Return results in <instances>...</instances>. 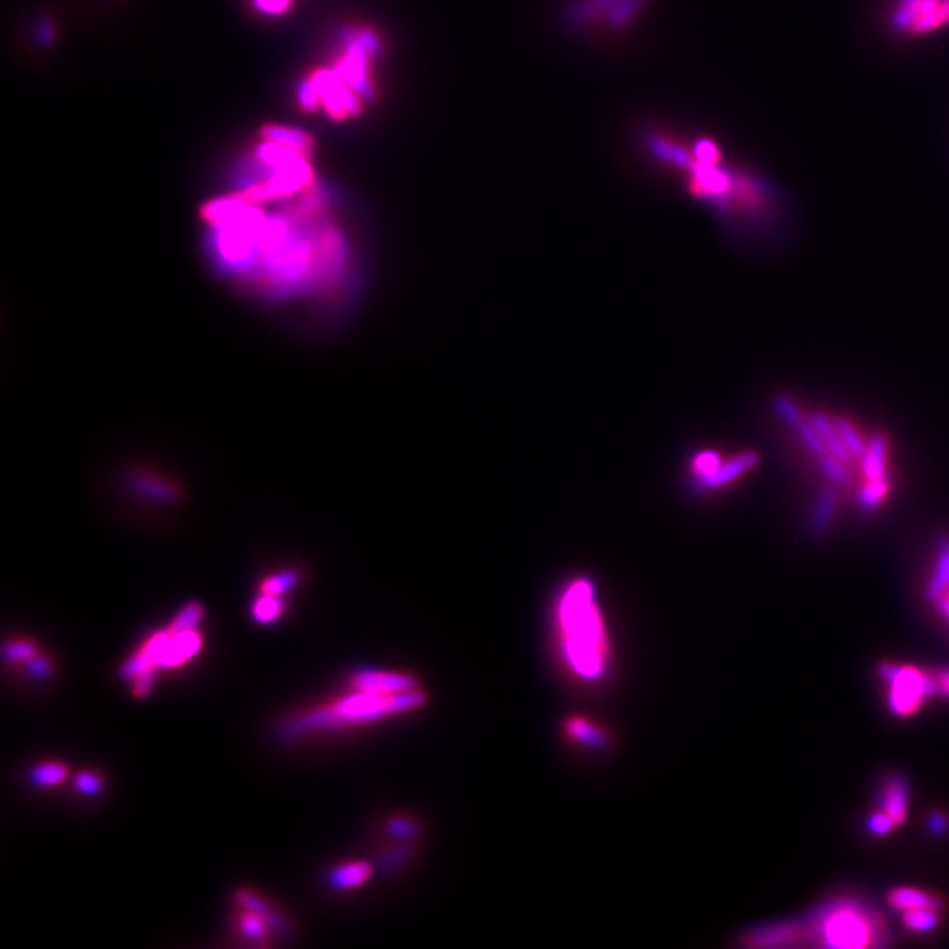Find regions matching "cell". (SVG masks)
Masks as SVG:
<instances>
[{
	"mask_svg": "<svg viewBox=\"0 0 949 949\" xmlns=\"http://www.w3.org/2000/svg\"><path fill=\"white\" fill-rule=\"evenodd\" d=\"M837 503H839V498L834 487H825L818 494L809 512V524H807L812 538L823 537L828 531L837 512Z\"/></svg>",
	"mask_w": 949,
	"mask_h": 949,
	"instance_id": "15",
	"label": "cell"
},
{
	"mask_svg": "<svg viewBox=\"0 0 949 949\" xmlns=\"http://www.w3.org/2000/svg\"><path fill=\"white\" fill-rule=\"evenodd\" d=\"M308 83L315 90L320 104H324L327 113L336 120H343L347 116L361 113L363 97L355 94L334 69H322L319 73L313 74Z\"/></svg>",
	"mask_w": 949,
	"mask_h": 949,
	"instance_id": "7",
	"label": "cell"
},
{
	"mask_svg": "<svg viewBox=\"0 0 949 949\" xmlns=\"http://www.w3.org/2000/svg\"><path fill=\"white\" fill-rule=\"evenodd\" d=\"M391 832L398 837H410L413 832V825L408 821V819H392L391 821Z\"/></svg>",
	"mask_w": 949,
	"mask_h": 949,
	"instance_id": "39",
	"label": "cell"
},
{
	"mask_svg": "<svg viewBox=\"0 0 949 949\" xmlns=\"http://www.w3.org/2000/svg\"><path fill=\"white\" fill-rule=\"evenodd\" d=\"M153 682H155V670H148L145 674L138 675L132 684V693L136 698H146L152 693Z\"/></svg>",
	"mask_w": 949,
	"mask_h": 949,
	"instance_id": "37",
	"label": "cell"
},
{
	"mask_svg": "<svg viewBox=\"0 0 949 949\" xmlns=\"http://www.w3.org/2000/svg\"><path fill=\"white\" fill-rule=\"evenodd\" d=\"M816 946L825 948H867L876 946L884 927L879 916L856 900H839L819 909L805 925Z\"/></svg>",
	"mask_w": 949,
	"mask_h": 949,
	"instance_id": "4",
	"label": "cell"
},
{
	"mask_svg": "<svg viewBox=\"0 0 949 949\" xmlns=\"http://www.w3.org/2000/svg\"><path fill=\"white\" fill-rule=\"evenodd\" d=\"M774 410H776L777 417L786 426H790L791 429L797 428L798 424L805 419L804 413L800 410V406L795 403V399L786 396V394H779L774 398Z\"/></svg>",
	"mask_w": 949,
	"mask_h": 949,
	"instance_id": "30",
	"label": "cell"
},
{
	"mask_svg": "<svg viewBox=\"0 0 949 949\" xmlns=\"http://www.w3.org/2000/svg\"><path fill=\"white\" fill-rule=\"evenodd\" d=\"M283 602L280 596L259 595L254 605L255 621L259 623H273L276 617L282 614Z\"/></svg>",
	"mask_w": 949,
	"mask_h": 949,
	"instance_id": "32",
	"label": "cell"
},
{
	"mask_svg": "<svg viewBox=\"0 0 949 949\" xmlns=\"http://www.w3.org/2000/svg\"><path fill=\"white\" fill-rule=\"evenodd\" d=\"M236 902L240 904L241 907L245 909H250V911H255V913L261 914L266 920H268L271 928H276V930H285V925H283L282 918L271 909V907L266 906V902L255 895V893L247 892V890H241V892L236 893Z\"/></svg>",
	"mask_w": 949,
	"mask_h": 949,
	"instance_id": "22",
	"label": "cell"
},
{
	"mask_svg": "<svg viewBox=\"0 0 949 949\" xmlns=\"http://www.w3.org/2000/svg\"><path fill=\"white\" fill-rule=\"evenodd\" d=\"M758 463H760V456L753 450L737 454L730 461H726V463L723 461L716 470L710 471L707 475L689 479V491L695 494H709L719 491L723 487L730 486L740 477H744L746 473L756 468Z\"/></svg>",
	"mask_w": 949,
	"mask_h": 949,
	"instance_id": "9",
	"label": "cell"
},
{
	"mask_svg": "<svg viewBox=\"0 0 949 949\" xmlns=\"http://www.w3.org/2000/svg\"><path fill=\"white\" fill-rule=\"evenodd\" d=\"M935 679H937L939 691L942 695L949 696V670H942L939 674H935Z\"/></svg>",
	"mask_w": 949,
	"mask_h": 949,
	"instance_id": "41",
	"label": "cell"
},
{
	"mask_svg": "<svg viewBox=\"0 0 949 949\" xmlns=\"http://www.w3.org/2000/svg\"><path fill=\"white\" fill-rule=\"evenodd\" d=\"M201 645H203V637L196 630L173 633L166 647H164V651L160 654L159 668L180 667L199 652Z\"/></svg>",
	"mask_w": 949,
	"mask_h": 949,
	"instance_id": "13",
	"label": "cell"
},
{
	"mask_svg": "<svg viewBox=\"0 0 949 949\" xmlns=\"http://www.w3.org/2000/svg\"><path fill=\"white\" fill-rule=\"evenodd\" d=\"M804 927L797 921H781L756 927L747 932L744 944L749 948H777V946H795L802 942Z\"/></svg>",
	"mask_w": 949,
	"mask_h": 949,
	"instance_id": "10",
	"label": "cell"
},
{
	"mask_svg": "<svg viewBox=\"0 0 949 949\" xmlns=\"http://www.w3.org/2000/svg\"><path fill=\"white\" fill-rule=\"evenodd\" d=\"M888 902L892 904L895 909H900V911H914V909H934V911H941L944 907V902L941 899H937L934 895H928V893L921 892V890H916V888H907V886H900V888H895L888 895Z\"/></svg>",
	"mask_w": 949,
	"mask_h": 949,
	"instance_id": "17",
	"label": "cell"
},
{
	"mask_svg": "<svg viewBox=\"0 0 949 949\" xmlns=\"http://www.w3.org/2000/svg\"><path fill=\"white\" fill-rule=\"evenodd\" d=\"M350 684L354 689H371L385 693H401L419 688L415 675L387 670H357L350 677Z\"/></svg>",
	"mask_w": 949,
	"mask_h": 949,
	"instance_id": "11",
	"label": "cell"
},
{
	"mask_svg": "<svg viewBox=\"0 0 949 949\" xmlns=\"http://www.w3.org/2000/svg\"><path fill=\"white\" fill-rule=\"evenodd\" d=\"M67 777V767L62 765V763H41L37 765L32 774H30V779L32 783L41 786V788H51V786H57V784H62L66 781Z\"/></svg>",
	"mask_w": 949,
	"mask_h": 949,
	"instance_id": "25",
	"label": "cell"
},
{
	"mask_svg": "<svg viewBox=\"0 0 949 949\" xmlns=\"http://www.w3.org/2000/svg\"><path fill=\"white\" fill-rule=\"evenodd\" d=\"M30 668H32V672H36L37 675H46L50 672V665L44 660H39L37 656L34 660H30Z\"/></svg>",
	"mask_w": 949,
	"mask_h": 949,
	"instance_id": "42",
	"label": "cell"
},
{
	"mask_svg": "<svg viewBox=\"0 0 949 949\" xmlns=\"http://www.w3.org/2000/svg\"><path fill=\"white\" fill-rule=\"evenodd\" d=\"M74 784L83 795L94 797V795L101 793L102 784L104 783H102V777L97 776L94 772H80L78 776L74 777Z\"/></svg>",
	"mask_w": 949,
	"mask_h": 949,
	"instance_id": "35",
	"label": "cell"
},
{
	"mask_svg": "<svg viewBox=\"0 0 949 949\" xmlns=\"http://www.w3.org/2000/svg\"><path fill=\"white\" fill-rule=\"evenodd\" d=\"M373 874V867L368 862H352L340 865L331 872V883L338 890H350L366 883Z\"/></svg>",
	"mask_w": 949,
	"mask_h": 949,
	"instance_id": "21",
	"label": "cell"
},
{
	"mask_svg": "<svg viewBox=\"0 0 949 949\" xmlns=\"http://www.w3.org/2000/svg\"><path fill=\"white\" fill-rule=\"evenodd\" d=\"M428 702V695L422 688L385 693L371 689H355L354 695L345 696L338 702L329 703L308 714H301L283 725L285 737H301L305 733L341 728V726H363L391 718L405 712L421 709Z\"/></svg>",
	"mask_w": 949,
	"mask_h": 949,
	"instance_id": "3",
	"label": "cell"
},
{
	"mask_svg": "<svg viewBox=\"0 0 949 949\" xmlns=\"http://www.w3.org/2000/svg\"><path fill=\"white\" fill-rule=\"evenodd\" d=\"M565 735L573 742H577L579 746L589 747V749H605L610 742L607 730H603L598 723L584 716H572L566 719Z\"/></svg>",
	"mask_w": 949,
	"mask_h": 949,
	"instance_id": "14",
	"label": "cell"
},
{
	"mask_svg": "<svg viewBox=\"0 0 949 949\" xmlns=\"http://www.w3.org/2000/svg\"><path fill=\"white\" fill-rule=\"evenodd\" d=\"M809 421L812 422V426L818 429L819 435L823 436L825 440L826 447H828V452L832 456L841 459L844 463H849L851 459V454L849 450L846 449V445L842 442L841 435L837 431V426H835V421H832L830 417H826L825 413H812L809 417Z\"/></svg>",
	"mask_w": 949,
	"mask_h": 949,
	"instance_id": "20",
	"label": "cell"
},
{
	"mask_svg": "<svg viewBox=\"0 0 949 949\" xmlns=\"http://www.w3.org/2000/svg\"><path fill=\"white\" fill-rule=\"evenodd\" d=\"M204 616V607L199 602H190L183 607L182 612L174 619L169 630L173 633H182V631L196 630L197 624L201 623Z\"/></svg>",
	"mask_w": 949,
	"mask_h": 949,
	"instance_id": "31",
	"label": "cell"
},
{
	"mask_svg": "<svg viewBox=\"0 0 949 949\" xmlns=\"http://www.w3.org/2000/svg\"><path fill=\"white\" fill-rule=\"evenodd\" d=\"M213 261L259 298L282 303L305 296L352 298L357 262L352 241L327 215L319 190H306L280 215L245 197L203 208Z\"/></svg>",
	"mask_w": 949,
	"mask_h": 949,
	"instance_id": "1",
	"label": "cell"
},
{
	"mask_svg": "<svg viewBox=\"0 0 949 949\" xmlns=\"http://www.w3.org/2000/svg\"><path fill=\"white\" fill-rule=\"evenodd\" d=\"M879 677L890 686L888 707L895 716H909L918 710L923 700L941 693L935 675L925 674L918 668L883 663Z\"/></svg>",
	"mask_w": 949,
	"mask_h": 949,
	"instance_id": "5",
	"label": "cell"
},
{
	"mask_svg": "<svg viewBox=\"0 0 949 949\" xmlns=\"http://www.w3.org/2000/svg\"><path fill=\"white\" fill-rule=\"evenodd\" d=\"M644 0H580L572 8V20L579 23L596 22L621 27L630 22Z\"/></svg>",
	"mask_w": 949,
	"mask_h": 949,
	"instance_id": "8",
	"label": "cell"
},
{
	"mask_svg": "<svg viewBox=\"0 0 949 949\" xmlns=\"http://www.w3.org/2000/svg\"><path fill=\"white\" fill-rule=\"evenodd\" d=\"M819 468L823 471L828 482L835 487H846L849 484V471L844 466V461L837 459L832 454L819 457Z\"/></svg>",
	"mask_w": 949,
	"mask_h": 949,
	"instance_id": "29",
	"label": "cell"
},
{
	"mask_svg": "<svg viewBox=\"0 0 949 949\" xmlns=\"http://www.w3.org/2000/svg\"><path fill=\"white\" fill-rule=\"evenodd\" d=\"M895 825H897V823H895V821L892 819V816H890V814H886V812H877V814H874V816L869 819V823H867L870 834L874 835L890 834V832H892L893 826Z\"/></svg>",
	"mask_w": 949,
	"mask_h": 949,
	"instance_id": "36",
	"label": "cell"
},
{
	"mask_svg": "<svg viewBox=\"0 0 949 949\" xmlns=\"http://www.w3.org/2000/svg\"><path fill=\"white\" fill-rule=\"evenodd\" d=\"M890 25L902 36H928L949 27V0H895Z\"/></svg>",
	"mask_w": 949,
	"mask_h": 949,
	"instance_id": "6",
	"label": "cell"
},
{
	"mask_svg": "<svg viewBox=\"0 0 949 949\" xmlns=\"http://www.w3.org/2000/svg\"><path fill=\"white\" fill-rule=\"evenodd\" d=\"M937 913H939V911H934V909H914V911H906V913H904V925L914 930V932H932V930L937 927V923H939Z\"/></svg>",
	"mask_w": 949,
	"mask_h": 949,
	"instance_id": "33",
	"label": "cell"
},
{
	"mask_svg": "<svg viewBox=\"0 0 949 949\" xmlns=\"http://www.w3.org/2000/svg\"><path fill=\"white\" fill-rule=\"evenodd\" d=\"M835 426H837V431L841 435L842 442L846 445V449L849 450L851 457H856V459H862L865 456V450H867V445L869 443L863 440V436L860 435V431L844 417H839L835 419Z\"/></svg>",
	"mask_w": 949,
	"mask_h": 949,
	"instance_id": "27",
	"label": "cell"
},
{
	"mask_svg": "<svg viewBox=\"0 0 949 949\" xmlns=\"http://www.w3.org/2000/svg\"><path fill=\"white\" fill-rule=\"evenodd\" d=\"M554 614L565 667L580 682L603 681L610 667V642L595 582L584 575L566 580Z\"/></svg>",
	"mask_w": 949,
	"mask_h": 949,
	"instance_id": "2",
	"label": "cell"
},
{
	"mask_svg": "<svg viewBox=\"0 0 949 949\" xmlns=\"http://www.w3.org/2000/svg\"><path fill=\"white\" fill-rule=\"evenodd\" d=\"M171 635L173 633L167 628V630L157 631L155 635L148 638L145 645L132 656L131 660L125 661L122 668H120V675L124 677L125 681H134L138 675L159 668L160 654L164 651Z\"/></svg>",
	"mask_w": 949,
	"mask_h": 949,
	"instance_id": "12",
	"label": "cell"
},
{
	"mask_svg": "<svg viewBox=\"0 0 949 949\" xmlns=\"http://www.w3.org/2000/svg\"><path fill=\"white\" fill-rule=\"evenodd\" d=\"M2 652H4V658L9 661H30L37 656V645L16 640L4 645Z\"/></svg>",
	"mask_w": 949,
	"mask_h": 949,
	"instance_id": "34",
	"label": "cell"
},
{
	"mask_svg": "<svg viewBox=\"0 0 949 949\" xmlns=\"http://www.w3.org/2000/svg\"><path fill=\"white\" fill-rule=\"evenodd\" d=\"M949 591V538H942L937 549L935 572L928 582L927 598L932 602H939L942 596Z\"/></svg>",
	"mask_w": 949,
	"mask_h": 949,
	"instance_id": "19",
	"label": "cell"
},
{
	"mask_svg": "<svg viewBox=\"0 0 949 949\" xmlns=\"http://www.w3.org/2000/svg\"><path fill=\"white\" fill-rule=\"evenodd\" d=\"M946 826H948V819L941 812H935L934 816L928 821V828L930 832L934 835H942L946 832Z\"/></svg>",
	"mask_w": 949,
	"mask_h": 949,
	"instance_id": "40",
	"label": "cell"
},
{
	"mask_svg": "<svg viewBox=\"0 0 949 949\" xmlns=\"http://www.w3.org/2000/svg\"><path fill=\"white\" fill-rule=\"evenodd\" d=\"M289 4L290 0H255V6L268 15H280Z\"/></svg>",
	"mask_w": 949,
	"mask_h": 949,
	"instance_id": "38",
	"label": "cell"
},
{
	"mask_svg": "<svg viewBox=\"0 0 949 949\" xmlns=\"http://www.w3.org/2000/svg\"><path fill=\"white\" fill-rule=\"evenodd\" d=\"M793 431L797 433L798 440L804 443L805 449L809 450V454H811L812 457L819 459V457L830 454L828 447H826L825 440H823V436L819 435L818 429L812 426V422L809 421V419H804Z\"/></svg>",
	"mask_w": 949,
	"mask_h": 949,
	"instance_id": "26",
	"label": "cell"
},
{
	"mask_svg": "<svg viewBox=\"0 0 949 949\" xmlns=\"http://www.w3.org/2000/svg\"><path fill=\"white\" fill-rule=\"evenodd\" d=\"M888 493H890V480L886 477L884 479L869 480L867 486H863L862 491L858 494V505H860L863 512H874L883 503Z\"/></svg>",
	"mask_w": 949,
	"mask_h": 949,
	"instance_id": "23",
	"label": "cell"
},
{
	"mask_svg": "<svg viewBox=\"0 0 949 949\" xmlns=\"http://www.w3.org/2000/svg\"><path fill=\"white\" fill-rule=\"evenodd\" d=\"M886 456H888V438L883 433H876L867 445L865 456L862 457L863 473L867 480L886 477Z\"/></svg>",
	"mask_w": 949,
	"mask_h": 949,
	"instance_id": "18",
	"label": "cell"
},
{
	"mask_svg": "<svg viewBox=\"0 0 949 949\" xmlns=\"http://www.w3.org/2000/svg\"><path fill=\"white\" fill-rule=\"evenodd\" d=\"M299 572L296 568L282 570L261 582V595L283 596L292 587L298 586Z\"/></svg>",
	"mask_w": 949,
	"mask_h": 949,
	"instance_id": "24",
	"label": "cell"
},
{
	"mask_svg": "<svg viewBox=\"0 0 949 949\" xmlns=\"http://www.w3.org/2000/svg\"><path fill=\"white\" fill-rule=\"evenodd\" d=\"M907 804H909V786L906 779L900 776L888 777L883 791L884 812L890 814L893 821L900 825L906 819Z\"/></svg>",
	"mask_w": 949,
	"mask_h": 949,
	"instance_id": "16",
	"label": "cell"
},
{
	"mask_svg": "<svg viewBox=\"0 0 949 949\" xmlns=\"http://www.w3.org/2000/svg\"><path fill=\"white\" fill-rule=\"evenodd\" d=\"M240 930L241 934L248 937V939H252V941H262V939L268 937L271 925H269L268 920H266L264 916L247 909V913L241 914Z\"/></svg>",
	"mask_w": 949,
	"mask_h": 949,
	"instance_id": "28",
	"label": "cell"
}]
</instances>
